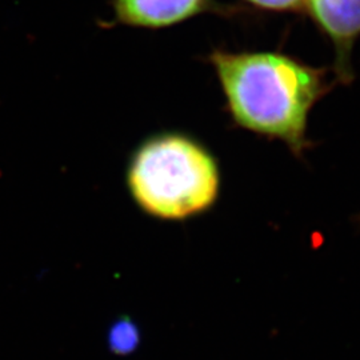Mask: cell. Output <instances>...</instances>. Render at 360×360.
Returning <instances> with one entry per match:
<instances>
[{
  "mask_svg": "<svg viewBox=\"0 0 360 360\" xmlns=\"http://www.w3.org/2000/svg\"><path fill=\"white\" fill-rule=\"evenodd\" d=\"M208 63L235 126L283 143L295 158L304 155L312 146L309 114L334 87L326 68L278 51L214 50Z\"/></svg>",
  "mask_w": 360,
  "mask_h": 360,
  "instance_id": "obj_1",
  "label": "cell"
},
{
  "mask_svg": "<svg viewBox=\"0 0 360 360\" xmlns=\"http://www.w3.org/2000/svg\"><path fill=\"white\" fill-rule=\"evenodd\" d=\"M111 7L116 23L146 30L176 26L203 13L233 16L242 13L239 7L217 0H111Z\"/></svg>",
  "mask_w": 360,
  "mask_h": 360,
  "instance_id": "obj_4",
  "label": "cell"
},
{
  "mask_svg": "<svg viewBox=\"0 0 360 360\" xmlns=\"http://www.w3.org/2000/svg\"><path fill=\"white\" fill-rule=\"evenodd\" d=\"M126 186L144 214L183 221L210 211L218 202V159L193 136L160 132L144 139L131 155Z\"/></svg>",
  "mask_w": 360,
  "mask_h": 360,
  "instance_id": "obj_2",
  "label": "cell"
},
{
  "mask_svg": "<svg viewBox=\"0 0 360 360\" xmlns=\"http://www.w3.org/2000/svg\"><path fill=\"white\" fill-rule=\"evenodd\" d=\"M304 13L333 46L336 82L351 84L352 51L360 38V0H304Z\"/></svg>",
  "mask_w": 360,
  "mask_h": 360,
  "instance_id": "obj_3",
  "label": "cell"
},
{
  "mask_svg": "<svg viewBox=\"0 0 360 360\" xmlns=\"http://www.w3.org/2000/svg\"><path fill=\"white\" fill-rule=\"evenodd\" d=\"M141 343V330L129 316L112 323L108 331V347L116 355H129Z\"/></svg>",
  "mask_w": 360,
  "mask_h": 360,
  "instance_id": "obj_5",
  "label": "cell"
},
{
  "mask_svg": "<svg viewBox=\"0 0 360 360\" xmlns=\"http://www.w3.org/2000/svg\"><path fill=\"white\" fill-rule=\"evenodd\" d=\"M252 8L275 13H304V0H245Z\"/></svg>",
  "mask_w": 360,
  "mask_h": 360,
  "instance_id": "obj_6",
  "label": "cell"
},
{
  "mask_svg": "<svg viewBox=\"0 0 360 360\" xmlns=\"http://www.w3.org/2000/svg\"><path fill=\"white\" fill-rule=\"evenodd\" d=\"M356 219H358V221H359V223H360V215H359V217H358V218H356Z\"/></svg>",
  "mask_w": 360,
  "mask_h": 360,
  "instance_id": "obj_7",
  "label": "cell"
}]
</instances>
